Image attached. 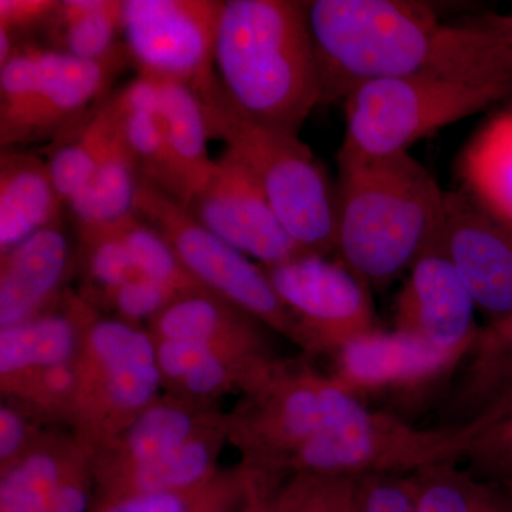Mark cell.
Segmentation results:
<instances>
[{
    "mask_svg": "<svg viewBox=\"0 0 512 512\" xmlns=\"http://www.w3.org/2000/svg\"><path fill=\"white\" fill-rule=\"evenodd\" d=\"M130 62L126 46L99 60H84L39 42L19 47L0 66L2 150L55 140L111 93Z\"/></svg>",
    "mask_w": 512,
    "mask_h": 512,
    "instance_id": "cell-5",
    "label": "cell"
},
{
    "mask_svg": "<svg viewBox=\"0 0 512 512\" xmlns=\"http://www.w3.org/2000/svg\"><path fill=\"white\" fill-rule=\"evenodd\" d=\"M338 161L336 254L369 288H383L426 249L446 191L409 153Z\"/></svg>",
    "mask_w": 512,
    "mask_h": 512,
    "instance_id": "cell-3",
    "label": "cell"
},
{
    "mask_svg": "<svg viewBox=\"0 0 512 512\" xmlns=\"http://www.w3.org/2000/svg\"><path fill=\"white\" fill-rule=\"evenodd\" d=\"M89 505L86 481L66 471L56 485L47 512H86Z\"/></svg>",
    "mask_w": 512,
    "mask_h": 512,
    "instance_id": "cell-41",
    "label": "cell"
},
{
    "mask_svg": "<svg viewBox=\"0 0 512 512\" xmlns=\"http://www.w3.org/2000/svg\"><path fill=\"white\" fill-rule=\"evenodd\" d=\"M66 473L55 456L36 451L8 468L0 483V512H47Z\"/></svg>",
    "mask_w": 512,
    "mask_h": 512,
    "instance_id": "cell-29",
    "label": "cell"
},
{
    "mask_svg": "<svg viewBox=\"0 0 512 512\" xmlns=\"http://www.w3.org/2000/svg\"><path fill=\"white\" fill-rule=\"evenodd\" d=\"M512 413V313L476 339L437 409L439 427L481 426Z\"/></svg>",
    "mask_w": 512,
    "mask_h": 512,
    "instance_id": "cell-16",
    "label": "cell"
},
{
    "mask_svg": "<svg viewBox=\"0 0 512 512\" xmlns=\"http://www.w3.org/2000/svg\"><path fill=\"white\" fill-rule=\"evenodd\" d=\"M66 207L46 160L2 150L0 156V252L10 251L42 229L60 224Z\"/></svg>",
    "mask_w": 512,
    "mask_h": 512,
    "instance_id": "cell-18",
    "label": "cell"
},
{
    "mask_svg": "<svg viewBox=\"0 0 512 512\" xmlns=\"http://www.w3.org/2000/svg\"><path fill=\"white\" fill-rule=\"evenodd\" d=\"M476 308L453 264L430 241L397 295L394 330L433 348L467 355L480 330Z\"/></svg>",
    "mask_w": 512,
    "mask_h": 512,
    "instance_id": "cell-15",
    "label": "cell"
},
{
    "mask_svg": "<svg viewBox=\"0 0 512 512\" xmlns=\"http://www.w3.org/2000/svg\"><path fill=\"white\" fill-rule=\"evenodd\" d=\"M106 227L126 245L138 275L167 286L178 296L211 293L188 274L170 242L137 215H127Z\"/></svg>",
    "mask_w": 512,
    "mask_h": 512,
    "instance_id": "cell-28",
    "label": "cell"
},
{
    "mask_svg": "<svg viewBox=\"0 0 512 512\" xmlns=\"http://www.w3.org/2000/svg\"><path fill=\"white\" fill-rule=\"evenodd\" d=\"M184 207L205 228L264 266L311 254L291 237L255 175L231 151L215 160Z\"/></svg>",
    "mask_w": 512,
    "mask_h": 512,
    "instance_id": "cell-11",
    "label": "cell"
},
{
    "mask_svg": "<svg viewBox=\"0 0 512 512\" xmlns=\"http://www.w3.org/2000/svg\"><path fill=\"white\" fill-rule=\"evenodd\" d=\"M143 336V330L123 320H99L87 333V348L100 370L109 369L133 355Z\"/></svg>",
    "mask_w": 512,
    "mask_h": 512,
    "instance_id": "cell-35",
    "label": "cell"
},
{
    "mask_svg": "<svg viewBox=\"0 0 512 512\" xmlns=\"http://www.w3.org/2000/svg\"><path fill=\"white\" fill-rule=\"evenodd\" d=\"M214 495L201 488L184 493L136 495L99 512H218Z\"/></svg>",
    "mask_w": 512,
    "mask_h": 512,
    "instance_id": "cell-38",
    "label": "cell"
},
{
    "mask_svg": "<svg viewBox=\"0 0 512 512\" xmlns=\"http://www.w3.org/2000/svg\"><path fill=\"white\" fill-rule=\"evenodd\" d=\"M228 376L227 357H222L220 352H214L198 363L181 382L188 392L204 396V394L215 393L221 389L227 383Z\"/></svg>",
    "mask_w": 512,
    "mask_h": 512,
    "instance_id": "cell-40",
    "label": "cell"
},
{
    "mask_svg": "<svg viewBox=\"0 0 512 512\" xmlns=\"http://www.w3.org/2000/svg\"><path fill=\"white\" fill-rule=\"evenodd\" d=\"M476 22L493 32L504 45L512 50V13H485Z\"/></svg>",
    "mask_w": 512,
    "mask_h": 512,
    "instance_id": "cell-44",
    "label": "cell"
},
{
    "mask_svg": "<svg viewBox=\"0 0 512 512\" xmlns=\"http://www.w3.org/2000/svg\"><path fill=\"white\" fill-rule=\"evenodd\" d=\"M156 82L158 119L165 140L173 151L175 160L187 174L194 194L207 180L215 164V160L208 154L207 140L210 134L201 101L188 84L171 80Z\"/></svg>",
    "mask_w": 512,
    "mask_h": 512,
    "instance_id": "cell-23",
    "label": "cell"
},
{
    "mask_svg": "<svg viewBox=\"0 0 512 512\" xmlns=\"http://www.w3.org/2000/svg\"><path fill=\"white\" fill-rule=\"evenodd\" d=\"M463 461L473 476L512 491V413L483 424L468 444Z\"/></svg>",
    "mask_w": 512,
    "mask_h": 512,
    "instance_id": "cell-32",
    "label": "cell"
},
{
    "mask_svg": "<svg viewBox=\"0 0 512 512\" xmlns=\"http://www.w3.org/2000/svg\"><path fill=\"white\" fill-rule=\"evenodd\" d=\"M457 168L461 190L512 225V110L498 113L474 134Z\"/></svg>",
    "mask_w": 512,
    "mask_h": 512,
    "instance_id": "cell-20",
    "label": "cell"
},
{
    "mask_svg": "<svg viewBox=\"0 0 512 512\" xmlns=\"http://www.w3.org/2000/svg\"><path fill=\"white\" fill-rule=\"evenodd\" d=\"M291 508V491H285L276 500H262L254 498L242 512H289Z\"/></svg>",
    "mask_w": 512,
    "mask_h": 512,
    "instance_id": "cell-45",
    "label": "cell"
},
{
    "mask_svg": "<svg viewBox=\"0 0 512 512\" xmlns=\"http://www.w3.org/2000/svg\"><path fill=\"white\" fill-rule=\"evenodd\" d=\"M57 6V0H0V32L19 47L32 42L30 37L43 33Z\"/></svg>",
    "mask_w": 512,
    "mask_h": 512,
    "instance_id": "cell-37",
    "label": "cell"
},
{
    "mask_svg": "<svg viewBox=\"0 0 512 512\" xmlns=\"http://www.w3.org/2000/svg\"><path fill=\"white\" fill-rule=\"evenodd\" d=\"M124 113L113 92L49 147L50 174L64 204L72 200L106 160L123 133Z\"/></svg>",
    "mask_w": 512,
    "mask_h": 512,
    "instance_id": "cell-19",
    "label": "cell"
},
{
    "mask_svg": "<svg viewBox=\"0 0 512 512\" xmlns=\"http://www.w3.org/2000/svg\"><path fill=\"white\" fill-rule=\"evenodd\" d=\"M224 2L123 0L121 42L138 76L194 86L211 76Z\"/></svg>",
    "mask_w": 512,
    "mask_h": 512,
    "instance_id": "cell-10",
    "label": "cell"
},
{
    "mask_svg": "<svg viewBox=\"0 0 512 512\" xmlns=\"http://www.w3.org/2000/svg\"><path fill=\"white\" fill-rule=\"evenodd\" d=\"M121 26L123 0H59L42 45L77 59L99 60L123 46Z\"/></svg>",
    "mask_w": 512,
    "mask_h": 512,
    "instance_id": "cell-21",
    "label": "cell"
},
{
    "mask_svg": "<svg viewBox=\"0 0 512 512\" xmlns=\"http://www.w3.org/2000/svg\"><path fill=\"white\" fill-rule=\"evenodd\" d=\"M70 247L60 224L42 229L2 254L0 325L35 318L55 295L69 265Z\"/></svg>",
    "mask_w": 512,
    "mask_h": 512,
    "instance_id": "cell-17",
    "label": "cell"
},
{
    "mask_svg": "<svg viewBox=\"0 0 512 512\" xmlns=\"http://www.w3.org/2000/svg\"><path fill=\"white\" fill-rule=\"evenodd\" d=\"M133 214L170 242L202 288L302 345L298 325L264 269L201 225L181 202L140 180Z\"/></svg>",
    "mask_w": 512,
    "mask_h": 512,
    "instance_id": "cell-8",
    "label": "cell"
},
{
    "mask_svg": "<svg viewBox=\"0 0 512 512\" xmlns=\"http://www.w3.org/2000/svg\"><path fill=\"white\" fill-rule=\"evenodd\" d=\"M111 301L124 318H157L175 299L180 298L167 286L138 275L110 293Z\"/></svg>",
    "mask_w": 512,
    "mask_h": 512,
    "instance_id": "cell-36",
    "label": "cell"
},
{
    "mask_svg": "<svg viewBox=\"0 0 512 512\" xmlns=\"http://www.w3.org/2000/svg\"><path fill=\"white\" fill-rule=\"evenodd\" d=\"M77 229L87 251L90 275L109 295L138 276L126 245L106 225Z\"/></svg>",
    "mask_w": 512,
    "mask_h": 512,
    "instance_id": "cell-33",
    "label": "cell"
},
{
    "mask_svg": "<svg viewBox=\"0 0 512 512\" xmlns=\"http://www.w3.org/2000/svg\"><path fill=\"white\" fill-rule=\"evenodd\" d=\"M212 451L204 441L190 439L165 456L126 471L106 485V497L96 512L136 497L160 493H184L201 488L211 470Z\"/></svg>",
    "mask_w": 512,
    "mask_h": 512,
    "instance_id": "cell-24",
    "label": "cell"
},
{
    "mask_svg": "<svg viewBox=\"0 0 512 512\" xmlns=\"http://www.w3.org/2000/svg\"><path fill=\"white\" fill-rule=\"evenodd\" d=\"M480 427L417 429L403 417L370 410L356 397L329 426L302 444L291 467L301 476H406L433 464L463 460Z\"/></svg>",
    "mask_w": 512,
    "mask_h": 512,
    "instance_id": "cell-7",
    "label": "cell"
},
{
    "mask_svg": "<svg viewBox=\"0 0 512 512\" xmlns=\"http://www.w3.org/2000/svg\"><path fill=\"white\" fill-rule=\"evenodd\" d=\"M25 441V424L22 417L10 407L0 409V460L5 464L18 454Z\"/></svg>",
    "mask_w": 512,
    "mask_h": 512,
    "instance_id": "cell-42",
    "label": "cell"
},
{
    "mask_svg": "<svg viewBox=\"0 0 512 512\" xmlns=\"http://www.w3.org/2000/svg\"><path fill=\"white\" fill-rule=\"evenodd\" d=\"M510 97L512 90L507 87L431 76L367 82L343 100L346 128L338 158L409 153L421 138Z\"/></svg>",
    "mask_w": 512,
    "mask_h": 512,
    "instance_id": "cell-6",
    "label": "cell"
},
{
    "mask_svg": "<svg viewBox=\"0 0 512 512\" xmlns=\"http://www.w3.org/2000/svg\"><path fill=\"white\" fill-rule=\"evenodd\" d=\"M353 512H417L409 478L403 474L356 477Z\"/></svg>",
    "mask_w": 512,
    "mask_h": 512,
    "instance_id": "cell-34",
    "label": "cell"
},
{
    "mask_svg": "<svg viewBox=\"0 0 512 512\" xmlns=\"http://www.w3.org/2000/svg\"><path fill=\"white\" fill-rule=\"evenodd\" d=\"M335 356L338 369L332 379L357 399L390 394L399 402L419 403L439 387H450L466 353L446 352L397 330L379 329Z\"/></svg>",
    "mask_w": 512,
    "mask_h": 512,
    "instance_id": "cell-14",
    "label": "cell"
},
{
    "mask_svg": "<svg viewBox=\"0 0 512 512\" xmlns=\"http://www.w3.org/2000/svg\"><path fill=\"white\" fill-rule=\"evenodd\" d=\"M104 393L119 412H140L153 400L160 384V367L153 340L144 333L133 355L101 370Z\"/></svg>",
    "mask_w": 512,
    "mask_h": 512,
    "instance_id": "cell-30",
    "label": "cell"
},
{
    "mask_svg": "<svg viewBox=\"0 0 512 512\" xmlns=\"http://www.w3.org/2000/svg\"><path fill=\"white\" fill-rule=\"evenodd\" d=\"M121 109L124 113V140L136 161L140 180L165 192L181 204H187L192 195V185L165 140L158 119V107L126 110L121 106Z\"/></svg>",
    "mask_w": 512,
    "mask_h": 512,
    "instance_id": "cell-27",
    "label": "cell"
},
{
    "mask_svg": "<svg viewBox=\"0 0 512 512\" xmlns=\"http://www.w3.org/2000/svg\"><path fill=\"white\" fill-rule=\"evenodd\" d=\"M214 70L238 114L299 136L322 99L308 2H224Z\"/></svg>",
    "mask_w": 512,
    "mask_h": 512,
    "instance_id": "cell-2",
    "label": "cell"
},
{
    "mask_svg": "<svg viewBox=\"0 0 512 512\" xmlns=\"http://www.w3.org/2000/svg\"><path fill=\"white\" fill-rule=\"evenodd\" d=\"M417 512H512V491L481 480L457 461L406 474Z\"/></svg>",
    "mask_w": 512,
    "mask_h": 512,
    "instance_id": "cell-22",
    "label": "cell"
},
{
    "mask_svg": "<svg viewBox=\"0 0 512 512\" xmlns=\"http://www.w3.org/2000/svg\"><path fill=\"white\" fill-rule=\"evenodd\" d=\"M138 184L137 164L121 133L109 156L66 207L77 227L113 224L133 214Z\"/></svg>",
    "mask_w": 512,
    "mask_h": 512,
    "instance_id": "cell-26",
    "label": "cell"
},
{
    "mask_svg": "<svg viewBox=\"0 0 512 512\" xmlns=\"http://www.w3.org/2000/svg\"><path fill=\"white\" fill-rule=\"evenodd\" d=\"M194 423L190 414L173 406L147 407L128 427L126 454L131 466L148 463L183 446L191 439Z\"/></svg>",
    "mask_w": 512,
    "mask_h": 512,
    "instance_id": "cell-31",
    "label": "cell"
},
{
    "mask_svg": "<svg viewBox=\"0 0 512 512\" xmlns=\"http://www.w3.org/2000/svg\"><path fill=\"white\" fill-rule=\"evenodd\" d=\"M254 389L258 403L249 426V444L266 466L291 467L303 443L329 426L350 402L333 379L272 366Z\"/></svg>",
    "mask_w": 512,
    "mask_h": 512,
    "instance_id": "cell-12",
    "label": "cell"
},
{
    "mask_svg": "<svg viewBox=\"0 0 512 512\" xmlns=\"http://www.w3.org/2000/svg\"><path fill=\"white\" fill-rule=\"evenodd\" d=\"M262 269L298 325L303 348L336 355L379 330L369 286L342 262L305 254Z\"/></svg>",
    "mask_w": 512,
    "mask_h": 512,
    "instance_id": "cell-9",
    "label": "cell"
},
{
    "mask_svg": "<svg viewBox=\"0 0 512 512\" xmlns=\"http://www.w3.org/2000/svg\"><path fill=\"white\" fill-rule=\"evenodd\" d=\"M453 264L477 308L491 320L512 313V225L466 191H446L430 239Z\"/></svg>",
    "mask_w": 512,
    "mask_h": 512,
    "instance_id": "cell-13",
    "label": "cell"
},
{
    "mask_svg": "<svg viewBox=\"0 0 512 512\" xmlns=\"http://www.w3.org/2000/svg\"><path fill=\"white\" fill-rule=\"evenodd\" d=\"M192 90L201 101L210 137L247 165L291 237L311 254L336 252V191L311 148L296 134L238 114L215 72Z\"/></svg>",
    "mask_w": 512,
    "mask_h": 512,
    "instance_id": "cell-4",
    "label": "cell"
},
{
    "mask_svg": "<svg viewBox=\"0 0 512 512\" xmlns=\"http://www.w3.org/2000/svg\"><path fill=\"white\" fill-rule=\"evenodd\" d=\"M228 346L201 340H161L157 346L160 372L171 380H183L205 357Z\"/></svg>",
    "mask_w": 512,
    "mask_h": 512,
    "instance_id": "cell-39",
    "label": "cell"
},
{
    "mask_svg": "<svg viewBox=\"0 0 512 512\" xmlns=\"http://www.w3.org/2000/svg\"><path fill=\"white\" fill-rule=\"evenodd\" d=\"M76 340V323L63 313L36 315L6 326L0 332V373L9 379L28 370L69 363Z\"/></svg>",
    "mask_w": 512,
    "mask_h": 512,
    "instance_id": "cell-25",
    "label": "cell"
},
{
    "mask_svg": "<svg viewBox=\"0 0 512 512\" xmlns=\"http://www.w3.org/2000/svg\"><path fill=\"white\" fill-rule=\"evenodd\" d=\"M76 375L69 363L47 367L40 372V386L46 394L63 397L74 389Z\"/></svg>",
    "mask_w": 512,
    "mask_h": 512,
    "instance_id": "cell-43",
    "label": "cell"
},
{
    "mask_svg": "<svg viewBox=\"0 0 512 512\" xmlns=\"http://www.w3.org/2000/svg\"><path fill=\"white\" fill-rule=\"evenodd\" d=\"M309 28L320 104L345 100L373 80L431 76L512 90V50L483 25H446L429 3L315 0Z\"/></svg>",
    "mask_w": 512,
    "mask_h": 512,
    "instance_id": "cell-1",
    "label": "cell"
}]
</instances>
